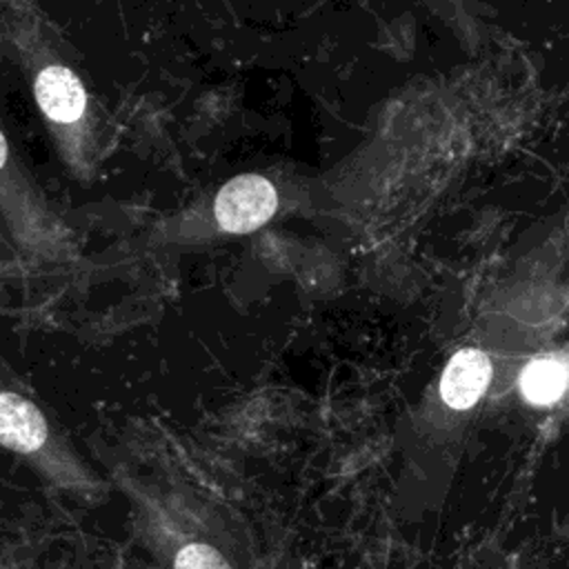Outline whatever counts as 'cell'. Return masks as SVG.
<instances>
[{"instance_id": "cell-1", "label": "cell", "mask_w": 569, "mask_h": 569, "mask_svg": "<svg viewBox=\"0 0 569 569\" xmlns=\"http://www.w3.org/2000/svg\"><path fill=\"white\" fill-rule=\"evenodd\" d=\"M278 209L273 184L258 173L231 178L213 200V216L229 233H249L262 227Z\"/></svg>"}, {"instance_id": "cell-2", "label": "cell", "mask_w": 569, "mask_h": 569, "mask_svg": "<svg viewBox=\"0 0 569 569\" xmlns=\"http://www.w3.org/2000/svg\"><path fill=\"white\" fill-rule=\"evenodd\" d=\"M491 380V362L480 349H460L445 365L440 378V396L451 409L473 407L487 391Z\"/></svg>"}, {"instance_id": "cell-3", "label": "cell", "mask_w": 569, "mask_h": 569, "mask_svg": "<svg viewBox=\"0 0 569 569\" xmlns=\"http://www.w3.org/2000/svg\"><path fill=\"white\" fill-rule=\"evenodd\" d=\"M47 436V420L31 400L13 391H0V445L20 453H33L42 449Z\"/></svg>"}, {"instance_id": "cell-4", "label": "cell", "mask_w": 569, "mask_h": 569, "mask_svg": "<svg viewBox=\"0 0 569 569\" xmlns=\"http://www.w3.org/2000/svg\"><path fill=\"white\" fill-rule=\"evenodd\" d=\"M33 91L40 109L56 122H76L84 113V87L67 67L51 64L42 69Z\"/></svg>"}, {"instance_id": "cell-5", "label": "cell", "mask_w": 569, "mask_h": 569, "mask_svg": "<svg viewBox=\"0 0 569 569\" xmlns=\"http://www.w3.org/2000/svg\"><path fill=\"white\" fill-rule=\"evenodd\" d=\"M569 385V369L565 362L553 358L531 360L520 373V391L531 405L556 402Z\"/></svg>"}, {"instance_id": "cell-6", "label": "cell", "mask_w": 569, "mask_h": 569, "mask_svg": "<svg viewBox=\"0 0 569 569\" xmlns=\"http://www.w3.org/2000/svg\"><path fill=\"white\" fill-rule=\"evenodd\" d=\"M173 569H231L220 551L204 542L184 545L173 560Z\"/></svg>"}, {"instance_id": "cell-7", "label": "cell", "mask_w": 569, "mask_h": 569, "mask_svg": "<svg viewBox=\"0 0 569 569\" xmlns=\"http://www.w3.org/2000/svg\"><path fill=\"white\" fill-rule=\"evenodd\" d=\"M4 160H7V140H4V136L0 131V167L4 164Z\"/></svg>"}]
</instances>
